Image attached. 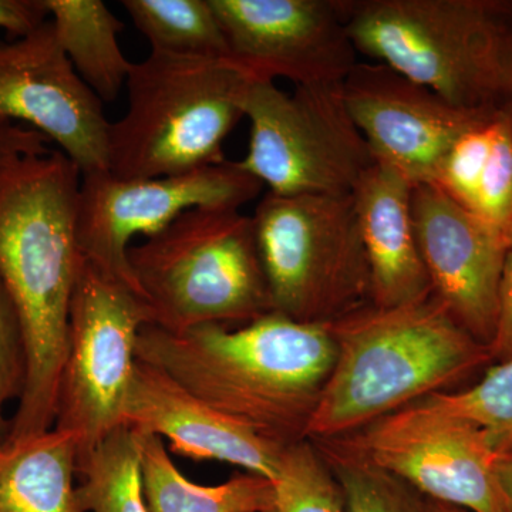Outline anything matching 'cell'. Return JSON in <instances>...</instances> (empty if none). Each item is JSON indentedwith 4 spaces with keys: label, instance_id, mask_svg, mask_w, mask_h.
I'll return each mask as SVG.
<instances>
[{
    "label": "cell",
    "instance_id": "cell-15",
    "mask_svg": "<svg viewBox=\"0 0 512 512\" xmlns=\"http://www.w3.org/2000/svg\"><path fill=\"white\" fill-rule=\"evenodd\" d=\"M412 212L431 295L488 348L510 248L507 237L433 184L413 185Z\"/></svg>",
    "mask_w": 512,
    "mask_h": 512
},
{
    "label": "cell",
    "instance_id": "cell-24",
    "mask_svg": "<svg viewBox=\"0 0 512 512\" xmlns=\"http://www.w3.org/2000/svg\"><path fill=\"white\" fill-rule=\"evenodd\" d=\"M274 484L269 512H346L338 481L312 441L285 447Z\"/></svg>",
    "mask_w": 512,
    "mask_h": 512
},
{
    "label": "cell",
    "instance_id": "cell-27",
    "mask_svg": "<svg viewBox=\"0 0 512 512\" xmlns=\"http://www.w3.org/2000/svg\"><path fill=\"white\" fill-rule=\"evenodd\" d=\"M474 212L507 237L512 215V101L495 114L493 147Z\"/></svg>",
    "mask_w": 512,
    "mask_h": 512
},
{
    "label": "cell",
    "instance_id": "cell-13",
    "mask_svg": "<svg viewBox=\"0 0 512 512\" xmlns=\"http://www.w3.org/2000/svg\"><path fill=\"white\" fill-rule=\"evenodd\" d=\"M0 119L32 124L82 174L109 170L111 123L103 101L80 79L50 19L0 43Z\"/></svg>",
    "mask_w": 512,
    "mask_h": 512
},
{
    "label": "cell",
    "instance_id": "cell-35",
    "mask_svg": "<svg viewBox=\"0 0 512 512\" xmlns=\"http://www.w3.org/2000/svg\"><path fill=\"white\" fill-rule=\"evenodd\" d=\"M507 241H508V245H512V215H511V220H510V225H508V229H507Z\"/></svg>",
    "mask_w": 512,
    "mask_h": 512
},
{
    "label": "cell",
    "instance_id": "cell-33",
    "mask_svg": "<svg viewBox=\"0 0 512 512\" xmlns=\"http://www.w3.org/2000/svg\"><path fill=\"white\" fill-rule=\"evenodd\" d=\"M423 512H468L463 508L454 507V505L439 503V501L424 498Z\"/></svg>",
    "mask_w": 512,
    "mask_h": 512
},
{
    "label": "cell",
    "instance_id": "cell-26",
    "mask_svg": "<svg viewBox=\"0 0 512 512\" xmlns=\"http://www.w3.org/2000/svg\"><path fill=\"white\" fill-rule=\"evenodd\" d=\"M497 111L490 119L457 138L441 160L430 183L473 212L476 210L481 177L493 147Z\"/></svg>",
    "mask_w": 512,
    "mask_h": 512
},
{
    "label": "cell",
    "instance_id": "cell-19",
    "mask_svg": "<svg viewBox=\"0 0 512 512\" xmlns=\"http://www.w3.org/2000/svg\"><path fill=\"white\" fill-rule=\"evenodd\" d=\"M136 433L150 512H269L274 508L275 484L269 478L245 471L218 485L194 483L175 466L163 439Z\"/></svg>",
    "mask_w": 512,
    "mask_h": 512
},
{
    "label": "cell",
    "instance_id": "cell-22",
    "mask_svg": "<svg viewBox=\"0 0 512 512\" xmlns=\"http://www.w3.org/2000/svg\"><path fill=\"white\" fill-rule=\"evenodd\" d=\"M82 512H150L136 431L121 426L79 461Z\"/></svg>",
    "mask_w": 512,
    "mask_h": 512
},
{
    "label": "cell",
    "instance_id": "cell-10",
    "mask_svg": "<svg viewBox=\"0 0 512 512\" xmlns=\"http://www.w3.org/2000/svg\"><path fill=\"white\" fill-rule=\"evenodd\" d=\"M323 441L393 474L424 498L468 512H507L495 471L498 453L487 433L427 397Z\"/></svg>",
    "mask_w": 512,
    "mask_h": 512
},
{
    "label": "cell",
    "instance_id": "cell-28",
    "mask_svg": "<svg viewBox=\"0 0 512 512\" xmlns=\"http://www.w3.org/2000/svg\"><path fill=\"white\" fill-rule=\"evenodd\" d=\"M28 383V353L15 305L0 281V443L8 439V403L20 402Z\"/></svg>",
    "mask_w": 512,
    "mask_h": 512
},
{
    "label": "cell",
    "instance_id": "cell-3",
    "mask_svg": "<svg viewBox=\"0 0 512 512\" xmlns=\"http://www.w3.org/2000/svg\"><path fill=\"white\" fill-rule=\"evenodd\" d=\"M326 328L336 360L306 430L311 441L362 430L491 360L433 295L394 308L367 303Z\"/></svg>",
    "mask_w": 512,
    "mask_h": 512
},
{
    "label": "cell",
    "instance_id": "cell-17",
    "mask_svg": "<svg viewBox=\"0 0 512 512\" xmlns=\"http://www.w3.org/2000/svg\"><path fill=\"white\" fill-rule=\"evenodd\" d=\"M412 191L406 177L379 161L353 191L372 303L380 308L407 305L431 295L414 228Z\"/></svg>",
    "mask_w": 512,
    "mask_h": 512
},
{
    "label": "cell",
    "instance_id": "cell-12",
    "mask_svg": "<svg viewBox=\"0 0 512 512\" xmlns=\"http://www.w3.org/2000/svg\"><path fill=\"white\" fill-rule=\"evenodd\" d=\"M229 62L249 79L342 84L357 64L349 0H210Z\"/></svg>",
    "mask_w": 512,
    "mask_h": 512
},
{
    "label": "cell",
    "instance_id": "cell-21",
    "mask_svg": "<svg viewBox=\"0 0 512 512\" xmlns=\"http://www.w3.org/2000/svg\"><path fill=\"white\" fill-rule=\"evenodd\" d=\"M151 52L229 60L227 39L210 0L121 2Z\"/></svg>",
    "mask_w": 512,
    "mask_h": 512
},
{
    "label": "cell",
    "instance_id": "cell-32",
    "mask_svg": "<svg viewBox=\"0 0 512 512\" xmlns=\"http://www.w3.org/2000/svg\"><path fill=\"white\" fill-rule=\"evenodd\" d=\"M495 471H497V480L501 495H503L505 511L512 512V448L498 456Z\"/></svg>",
    "mask_w": 512,
    "mask_h": 512
},
{
    "label": "cell",
    "instance_id": "cell-5",
    "mask_svg": "<svg viewBox=\"0 0 512 512\" xmlns=\"http://www.w3.org/2000/svg\"><path fill=\"white\" fill-rule=\"evenodd\" d=\"M249 82L229 60L151 52L133 63L126 114L110 124L107 171L147 180L224 163Z\"/></svg>",
    "mask_w": 512,
    "mask_h": 512
},
{
    "label": "cell",
    "instance_id": "cell-18",
    "mask_svg": "<svg viewBox=\"0 0 512 512\" xmlns=\"http://www.w3.org/2000/svg\"><path fill=\"white\" fill-rule=\"evenodd\" d=\"M79 440L53 429L0 443V512H82Z\"/></svg>",
    "mask_w": 512,
    "mask_h": 512
},
{
    "label": "cell",
    "instance_id": "cell-9",
    "mask_svg": "<svg viewBox=\"0 0 512 512\" xmlns=\"http://www.w3.org/2000/svg\"><path fill=\"white\" fill-rule=\"evenodd\" d=\"M154 315L143 293L82 259L69 312L55 427L79 440V461L123 426L137 342Z\"/></svg>",
    "mask_w": 512,
    "mask_h": 512
},
{
    "label": "cell",
    "instance_id": "cell-1",
    "mask_svg": "<svg viewBox=\"0 0 512 512\" xmlns=\"http://www.w3.org/2000/svg\"><path fill=\"white\" fill-rule=\"evenodd\" d=\"M82 171L62 151L0 170V281L18 312L28 383L8 439L53 429L69 332L70 302L83 256L76 237Z\"/></svg>",
    "mask_w": 512,
    "mask_h": 512
},
{
    "label": "cell",
    "instance_id": "cell-16",
    "mask_svg": "<svg viewBox=\"0 0 512 512\" xmlns=\"http://www.w3.org/2000/svg\"><path fill=\"white\" fill-rule=\"evenodd\" d=\"M123 426L171 443L192 460H212L244 468L275 481L285 447L195 396L160 367L137 359L124 403Z\"/></svg>",
    "mask_w": 512,
    "mask_h": 512
},
{
    "label": "cell",
    "instance_id": "cell-2",
    "mask_svg": "<svg viewBox=\"0 0 512 512\" xmlns=\"http://www.w3.org/2000/svg\"><path fill=\"white\" fill-rule=\"evenodd\" d=\"M137 359L163 369L185 389L264 439L306 440L336 360L326 325L269 312L241 328L202 325L171 333L144 326Z\"/></svg>",
    "mask_w": 512,
    "mask_h": 512
},
{
    "label": "cell",
    "instance_id": "cell-8",
    "mask_svg": "<svg viewBox=\"0 0 512 512\" xmlns=\"http://www.w3.org/2000/svg\"><path fill=\"white\" fill-rule=\"evenodd\" d=\"M249 144L238 164L282 197L353 194L375 156L350 117L342 84L251 79L244 99Z\"/></svg>",
    "mask_w": 512,
    "mask_h": 512
},
{
    "label": "cell",
    "instance_id": "cell-14",
    "mask_svg": "<svg viewBox=\"0 0 512 512\" xmlns=\"http://www.w3.org/2000/svg\"><path fill=\"white\" fill-rule=\"evenodd\" d=\"M342 93L375 160L413 185L430 184L457 138L498 110L460 109L380 62H357Z\"/></svg>",
    "mask_w": 512,
    "mask_h": 512
},
{
    "label": "cell",
    "instance_id": "cell-11",
    "mask_svg": "<svg viewBox=\"0 0 512 512\" xmlns=\"http://www.w3.org/2000/svg\"><path fill=\"white\" fill-rule=\"evenodd\" d=\"M262 188L238 161L147 180H121L109 171L82 174L76 208L80 254L141 292L128 262L131 239L153 237L191 208L239 210Z\"/></svg>",
    "mask_w": 512,
    "mask_h": 512
},
{
    "label": "cell",
    "instance_id": "cell-20",
    "mask_svg": "<svg viewBox=\"0 0 512 512\" xmlns=\"http://www.w3.org/2000/svg\"><path fill=\"white\" fill-rule=\"evenodd\" d=\"M63 52L103 103L119 97L133 62L124 56L121 20L101 0H45Z\"/></svg>",
    "mask_w": 512,
    "mask_h": 512
},
{
    "label": "cell",
    "instance_id": "cell-23",
    "mask_svg": "<svg viewBox=\"0 0 512 512\" xmlns=\"http://www.w3.org/2000/svg\"><path fill=\"white\" fill-rule=\"evenodd\" d=\"M312 443L338 481L346 512L424 511L423 495L400 478L357 460L326 441Z\"/></svg>",
    "mask_w": 512,
    "mask_h": 512
},
{
    "label": "cell",
    "instance_id": "cell-4",
    "mask_svg": "<svg viewBox=\"0 0 512 512\" xmlns=\"http://www.w3.org/2000/svg\"><path fill=\"white\" fill-rule=\"evenodd\" d=\"M357 53L466 110L510 103L507 59L512 2L500 0H349Z\"/></svg>",
    "mask_w": 512,
    "mask_h": 512
},
{
    "label": "cell",
    "instance_id": "cell-7",
    "mask_svg": "<svg viewBox=\"0 0 512 512\" xmlns=\"http://www.w3.org/2000/svg\"><path fill=\"white\" fill-rule=\"evenodd\" d=\"M251 220L272 312L328 325L372 303L353 194L268 192Z\"/></svg>",
    "mask_w": 512,
    "mask_h": 512
},
{
    "label": "cell",
    "instance_id": "cell-29",
    "mask_svg": "<svg viewBox=\"0 0 512 512\" xmlns=\"http://www.w3.org/2000/svg\"><path fill=\"white\" fill-rule=\"evenodd\" d=\"M488 352L491 360H497V363L512 359V245L505 256L498 291L497 322Z\"/></svg>",
    "mask_w": 512,
    "mask_h": 512
},
{
    "label": "cell",
    "instance_id": "cell-6",
    "mask_svg": "<svg viewBox=\"0 0 512 512\" xmlns=\"http://www.w3.org/2000/svg\"><path fill=\"white\" fill-rule=\"evenodd\" d=\"M154 325L184 333L202 325H247L272 312L251 217L191 208L128 249Z\"/></svg>",
    "mask_w": 512,
    "mask_h": 512
},
{
    "label": "cell",
    "instance_id": "cell-34",
    "mask_svg": "<svg viewBox=\"0 0 512 512\" xmlns=\"http://www.w3.org/2000/svg\"><path fill=\"white\" fill-rule=\"evenodd\" d=\"M507 92L508 97L512 101V40L510 45V50H508V59H507Z\"/></svg>",
    "mask_w": 512,
    "mask_h": 512
},
{
    "label": "cell",
    "instance_id": "cell-31",
    "mask_svg": "<svg viewBox=\"0 0 512 512\" xmlns=\"http://www.w3.org/2000/svg\"><path fill=\"white\" fill-rule=\"evenodd\" d=\"M49 20L45 0H0V29L23 37Z\"/></svg>",
    "mask_w": 512,
    "mask_h": 512
},
{
    "label": "cell",
    "instance_id": "cell-30",
    "mask_svg": "<svg viewBox=\"0 0 512 512\" xmlns=\"http://www.w3.org/2000/svg\"><path fill=\"white\" fill-rule=\"evenodd\" d=\"M49 143V138L33 128L0 119V170L19 158L49 154Z\"/></svg>",
    "mask_w": 512,
    "mask_h": 512
},
{
    "label": "cell",
    "instance_id": "cell-25",
    "mask_svg": "<svg viewBox=\"0 0 512 512\" xmlns=\"http://www.w3.org/2000/svg\"><path fill=\"white\" fill-rule=\"evenodd\" d=\"M427 399L483 429L498 456L512 448V359L490 367L480 382L463 392L436 393Z\"/></svg>",
    "mask_w": 512,
    "mask_h": 512
}]
</instances>
